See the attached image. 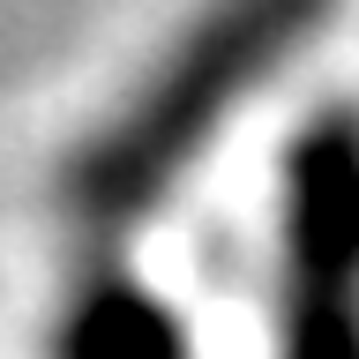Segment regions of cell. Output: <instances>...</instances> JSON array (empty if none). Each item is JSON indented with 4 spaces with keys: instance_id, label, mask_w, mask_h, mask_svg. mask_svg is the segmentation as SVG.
<instances>
[{
    "instance_id": "6da1fadb",
    "label": "cell",
    "mask_w": 359,
    "mask_h": 359,
    "mask_svg": "<svg viewBox=\"0 0 359 359\" xmlns=\"http://www.w3.org/2000/svg\"><path fill=\"white\" fill-rule=\"evenodd\" d=\"M337 0H210L180 45L135 83V97L90 135L60 180V210L83 240H120L172 195V180L210 150L224 112L277 75L292 45Z\"/></svg>"
},
{
    "instance_id": "7a4b0ae2",
    "label": "cell",
    "mask_w": 359,
    "mask_h": 359,
    "mask_svg": "<svg viewBox=\"0 0 359 359\" xmlns=\"http://www.w3.org/2000/svg\"><path fill=\"white\" fill-rule=\"evenodd\" d=\"M277 359H359V112L330 105L285 157Z\"/></svg>"
},
{
    "instance_id": "3957f363",
    "label": "cell",
    "mask_w": 359,
    "mask_h": 359,
    "mask_svg": "<svg viewBox=\"0 0 359 359\" xmlns=\"http://www.w3.org/2000/svg\"><path fill=\"white\" fill-rule=\"evenodd\" d=\"M75 359H172V322L157 307H142L135 292L97 299L75 322Z\"/></svg>"
}]
</instances>
